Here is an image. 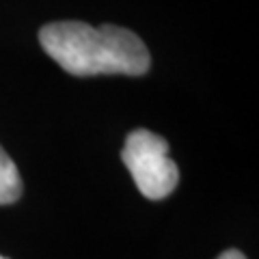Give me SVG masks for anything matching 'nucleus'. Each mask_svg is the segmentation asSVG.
Returning a JSON list of instances; mask_svg holds the SVG:
<instances>
[{"mask_svg": "<svg viewBox=\"0 0 259 259\" xmlns=\"http://www.w3.org/2000/svg\"><path fill=\"white\" fill-rule=\"evenodd\" d=\"M0 259H7V257H3V255H0Z\"/></svg>", "mask_w": 259, "mask_h": 259, "instance_id": "nucleus-5", "label": "nucleus"}, {"mask_svg": "<svg viewBox=\"0 0 259 259\" xmlns=\"http://www.w3.org/2000/svg\"><path fill=\"white\" fill-rule=\"evenodd\" d=\"M121 160L134 177L136 188L151 201L168 197L180 182V168L168 156V143L145 127L125 136Z\"/></svg>", "mask_w": 259, "mask_h": 259, "instance_id": "nucleus-2", "label": "nucleus"}, {"mask_svg": "<svg viewBox=\"0 0 259 259\" xmlns=\"http://www.w3.org/2000/svg\"><path fill=\"white\" fill-rule=\"evenodd\" d=\"M216 259H246V257H244V253H240L238 248H229V250H223Z\"/></svg>", "mask_w": 259, "mask_h": 259, "instance_id": "nucleus-4", "label": "nucleus"}, {"mask_svg": "<svg viewBox=\"0 0 259 259\" xmlns=\"http://www.w3.org/2000/svg\"><path fill=\"white\" fill-rule=\"evenodd\" d=\"M39 44L61 69L80 78L100 74L143 76L151 65L143 39L112 24L95 28L84 22H50L39 30Z\"/></svg>", "mask_w": 259, "mask_h": 259, "instance_id": "nucleus-1", "label": "nucleus"}, {"mask_svg": "<svg viewBox=\"0 0 259 259\" xmlns=\"http://www.w3.org/2000/svg\"><path fill=\"white\" fill-rule=\"evenodd\" d=\"M22 175L15 166V162L9 158L0 147V205H11L22 197Z\"/></svg>", "mask_w": 259, "mask_h": 259, "instance_id": "nucleus-3", "label": "nucleus"}]
</instances>
